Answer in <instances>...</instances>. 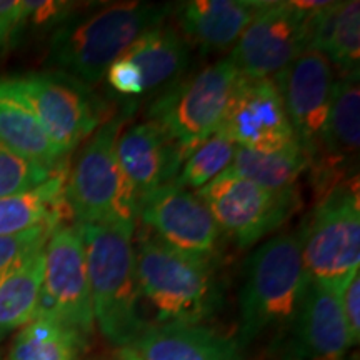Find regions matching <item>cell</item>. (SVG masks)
<instances>
[{
  "mask_svg": "<svg viewBox=\"0 0 360 360\" xmlns=\"http://www.w3.org/2000/svg\"><path fill=\"white\" fill-rule=\"evenodd\" d=\"M309 281L299 233H281L252 252L238 295V347L289 334Z\"/></svg>",
  "mask_w": 360,
  "mask_h": 360,
  "instance_id": "obj_1",
  "label": "cell"
},
{
  "mask_svg": "<svg viewBox=\"0 0 360 360\" xmlns=\"http://www.w3.org/2000/svg\"><path fill=\"white\" fill-rule=\"evenodd\" d=\"M170 6L112 2L65 20L49 44V65L89 85L102 82L110 64L146 30L167 19Z\"/></svg>",
  "mask_w": 360,
  "mask_h": 360,
  "instance_id": "obj_2",
  "label": "cell"
},
{
  "mask_svg": "<svg viewBox=\"0 0 360 360\" xmlns=\"http://www.w3.org/2000/svg\"><path fill=\"white\" fill-rule=\"evenodd\" d=\"M82 236L94 322L117 349L130 347L148 323L135 276V224H77Z\"/></svg>",
  "mask_w": 360,
  "mask_h": 360,
  "instance_id": "obj_3",
  "label": "cell"
},
{
  "mask_svg": "<svg viewBox=\"0 0 360 360\" xmlns=\"http://www.w3.org/2000/svg\"><path fill=\"white\" fill-rule=\"evenodd\" d=\"M141 297L155 312V323L204 326L222 302L212 260L180 254L143 232L134 242Z\"/></svg>",
  "mask_w": 360,
  "mask_h": 360,
  "instance_id": "obj_4",
  "label": "cell"
},
{
  "mask_svg": "<svg viewBox=\"0 0 360 360\" xmlns=\"http://www.w3.org/2000/svg\"><path fill=\"white\" fill-rule=\"evenodd\" d=\"M137 109L127 102L94 132L65 180V202L77 224H135L139 197L117 159V139Z\"/></svg>",
  "mask_w": 360,
  "mask_h": 360,
  "instance_id": "obj_5",
  "label": "cell"
},
{
  "mask_svg": "<svg viewBox=\"0 0 360 360\" xmlns=\"http://www.w3.org/2000/svg\"><path fill=\"white\" fill-rule=\"evenodd\" d=\"M0 98L29 110L64 154L105 122V103L92 89L64 74L0 79Z\"/></svg>",
  "mask_w": 360,
  "mask_h": 360,
  "instance_id": "obj_6",
  "label": "cell"
},
{
  "mask_svg": "<svg viewBox=\"0 0 360 360\" xmlns=\"http://www.w3.org/2000/svg\"><path fill=\"white\" fill-rule=\"evenodd\" d=\"M238 79L240 72L233 62L222 58L162 90L148 105L147 120L159 124L187 159L193 148L217 132Z\"/></svg>",
  "mask_w": 360,
  "mask_h": 360,
  "instance_id": "obj_7",
  "label": "cell"
},
{
  "mask_svg": "<svg viewBox=\"0 0 360 360\" xmlns=\"http://www.w3.org/2000/svg\"><path fill=\"white\" fill-rule=\"evenodd\" d=\"M302 260L310 281L339 287L360 267L359 191L352 182L337 184L300 231Z\"/></svg>",
  "mask_w": 360,
  "mask_h": 360,
  "instance_id": "obj_8",
  "label": "cell"
},
{
  "mask_svg": "<svg viewBox=\"0 0 360 360\" xmlns=\"http://www.w3.org/2000/svg\"><path fill=\"white\" fill-rule=\"evenodd\" d=\"M326 2H267L229 58L249 79H274L309 47L310 17Z\"/></svg>",
  "mask_w": 360,
  "mask_h": 360,
  "instance_id": "obj_9",
  "label": "cell"
},
{
  "mask_svg": "<svg viewBox=\"0 0 360 360\" xmlns=\"http://www.w3.org/2000/svg\"><path fill=\"white\" fill-rule=\"evenodd\" d=\"M197 195L210 210L220 232L242 249L281 229L299 207L297 191L272 192L225 170Z\"/></svg>",
  "mask_w": 360,
  "mask_h": 360,
  "instance_id": "obj_10",
  "label": "cell"
},
{
  "mask_svg": "<svg viewBox=\"0 0 360 360\" xmlns=\"http://www.w3.org/2000/svg\"><path fill=\"white\" fill-rule=\"evenodd\" d=\"M44 257V282L35 317L45 315L57 319L87 339L96 322L87 260L77 225H58L53 229L45 244Z\"/></svg>",
  "mask_w": 360,
  "mask_h": 360,
  "instance_id": "obj_11",
  "label": "cell"
},
{
  "mask_svg": "<svg viewBox=\"0 0 360 360\" xmlns=\"http://www.w3.org/2000/svg\"><path fill=\"white\" fill-rule=\"evenodd\" d=\"M137 217L162 244L191 257L214 260L220 232L210 210L197 193L167 184L139 197Z\"/></svg>",
  "mask_w": 360,
  "mask_h": 360,
  "instance_id": "obj_12",
  "label": "cell"
},
{
  "mask_svg": "<svg viewBox=\"0 0 360 360\" xmlns=\"http://www.w3.org/2000/svg\"><path fill=\"white\" fill-rule=\"evenodd\" d=\"M217 132L237 147L255 152H278L299 146L274 79L240 75Z\"/></svg>",
  "mask_w": 360,
  "mask_h": 360,
  "instance_id": "obj_13",
  "label": "cell"
},
{
  "mask_svg": "<svg viewBox=\"0 0 360 360\" xmlns=\"http://www.w3.org/2000/svg\"><path fill=\"white\" fill-rule=\"evenodd\" d=\"M334 80V67L321 52L312 49H305L276 77L292 130L310 162L321 146Z\"/></svg>",
  "mask_w": 360,
  "mask_h": 360,
  "instance_id": "obj_14",
  "label": "cell"
},
{
  "mask_svg": "<svg viewBox=\"0 0 360 360\" xmlns=\"http://www.w3.org/2000/svg\"><path fill=\"white\" fill-rule=\"evenodd\" d=\"M287 342L289 360H345L352 342L342 315L339 289L309 281Z\"/></svg>",
  "mask_w": 360,
  "mask_h": 360,
  "instance_id": "obj_15",
  "label": "cell"
},
{
  "mask_svg": "<svg viewBox=\"0 0 360 360\" xmlns=\"http://www.w3.org/2000/svg\"><path fill=\"white\" fill-rule=\"evenodd\" d=\"M117 159L137 197H141L174 184L186 154L159 124L146 120L119 134Z\"/></svg>",
  "mask_w": 360,
  "mask_h": 360,
  "instance_id": "obj_16",
  "label": "cell"
},
{
  "mask_svg": "<svg viewBox=\"0 0 360 360\" xmlns=\"http://www.w3.org/2000/svg\"><path fill=\"white\" fill-rule=\"evenodd\" d=\"M360 87L359 75H340L334 80L330 109L317 155L310 167H317V184L326 193L342 182V169L359 154Z\"/></svg>",
  "mask_w": 360,
  "mask_h": 360,
  "instance_id": "obj_17",
  "label": "cell"
},
{
  "mask_svg": "<svg viewBox=\"0 0 360 360\" xmlns=\"http://www.w3.org/2000/svg\"><path fill=\"white\" fill-rule=\"evenodd\" d=\"M264 0H188L179 4L180 32L187 42L204 53L224 52L237 44L257 13Z\"/></svg>",
  "mask_w": 360,
  "mask_h": 360,
  "instance_id": "obj_18",
  "label": "cell"
},
{
  "mask_svg": "<svg viewBox=\"0 0 360 360\" xmlns=\"http://www.w3.org/2000/svg\"><path fill=\"white\" fill-rule=\"evenodd\" d=\"M130 347L142 360H245L237 340L205 326L154 323Z\"/></svg>",
  "mask_w": 360,
  "mask_h": 360,
  "instance_id": "obj_19",
  "label": "cell"
},
{
  "mask_svg": "<svg viewBox=\"0 0 360 360\" xmlns=\"http://www.w3.org/2000/svg\"><path fill=\"white\" fill-rule=\"evenodd\" d=\"M124 56L141 69L143 96L160 94L184 77L191 64V44L164 20L146 30Z\"/></svg>",
  "mask_w": 360,
  "mask_h": 360,
  "instance_id": "obj_20",
  "label": "cell"
},
{
  "mask_svg": "<svg viewBox=\"0 0 360 360\" xmlns=\"http://www.w3.org/2000/svg\"><path fill=\"white\" fill-rule=\"evenodd\" d=\"M321 52L340 75H359L360 2H326L310 17L309 47Z\"/></svg>",
  "mask_w": 360,
  "mask_h": 360,
  "instance_id": "obj_21",
  "label": "cell"
},
{
  "mask_svg": "<svg viewBox=\"0 0 360 360\" xmlns=\"http://www.w3.org/2000/svg\"><path fill=\"white\" fill-rule=\"evenodd\" d=\"M67 169L62 165L47 182L34 191L0 197V237L13 236L37 225H58L70 215L65 202Z\"/></svg>",
  "mask_w": 360,
  "mask_h": 360,
  "instance_id": "obj_22",
  "label": "cell"
},
{
  "mask_svg": "<svg viewBox=\"0 0 360 360\" xmlns=\"http://www.w3.org/2000/svg\"><path fill=\"white\" fill-rule=\"evenodd\" d=\"M44 249L0 276V339L35 317L44 282Z\"/></svg>",
  "mask_w": 360,
  "mask_h": 360,
  "instance_id": "obj_23",
  "label": "cell"
},
{
  "mask_svg": "<svg viewBox=\"0 0 360 360\" xmlns=\"http://www.w3.org/2000/svg\"><path fill=\"white\" fill-rule=\"evenodd\" d=\"M310 167V157L300 146L278 152H255L237 147L227 170L272 192L295 191L297 180Z\"/></svg>",
  "mask_w": 360,
  "mask_h": 360,
  "instance_id": "obj_24",
  "label": "cell"
},
{
  "mask_svg": "<svg viewBox=\"0 0 360 360\" xmlns=\"http://www.w3.org/2000/svg\"><path fill=\"white\" fill-rule=\"evenodd\" d=\"M0 146L47 167L62 165L65 155L29 110L7 98H0Z\"/></svg>",
  "mask_w": 360,
  "mask_h": 360,
  "instance_id": "obj_25",
  "label": "cell"
},
{
  "mask_svg": "<svg viewBox=\"0 0 360 360\" xmlns=\"http://www.w3.org/2000/svg\"><path fill=\"white\" fill-rule=\"evenodd\" d=\"M85 337L57 319L35 317L17 334L8 360H77Z\"/></svg>",
  "mask_w": 360,
  "mask_h": 360,
  "instance_id": "obj_26",
  "label": "cell"
},
{
  "mask_svg": "<svg viewBox=\"0 0 360 360\" xmlns=\"http://www.w3.org/2000/svg\"><path fill=\"white\" fill-rule=\"evenodd\" d=\"M236 148V143L222 134L215 132L187 155L174 184L186 191L188 188L200 191L231 167Z\"/></svg>",
  "mask_w": 360,
  "mask_h": 360,
  "instance_id": "obj_27",
  "label": "cell"
},
{
  "mask_svg": "<svg viewBox=\"0 0 360 360\" xmlns=\"http://www.w3.org/2000/svg\"><path fill=\"white\" fill-rule=\"evenodd\" d=\"M62 165L47 167L0 146V197H12L34 191L47 182Z\"/></svg>",
  "mask_w": 360,
  "mask_h": 360,
  "instance_id": "obj_28",
  "label": "cell"
},
{
  "mask_svg": "<svg viewBox=\"0 0 360 360\" xmlns=\"http://www.w3.org/2000/svg\"><path fill=\"white\" fill-rule=\"evenodd\" d=\"M56 225H37L29 231L0 237V276L42 250Z\"/></svg>",
  "mask_w": 360,
  "mask_h": 360,
  "instance_id": "obj_29",
  "label": "cell"
},
{
  "mask_svg": "<svg viewBox=\"0 0 360 360\" xmlns=\"http://www.w3.org/2000/svg\"><path fill=\"white\" fill-rule=\"evenodd\" d=\"M103 79L107 80L109 87L114 90L117 96L127 97L129 102H135L137 98L143 97V79L141 69L125 56L117 58L114 64H110Z\"/></svg>",
  "mask_w": 360,
  "mask_h": 360,
  "instance_id": "obj_30",
  "label": "cell"
},
{
  "mask_svg": "<svg viewBox=\"0 0 360 360\" xmlns=\"http://www.w3.org/2000/svg\"><path fill=\"white\" fill-rule=\"evenodd\" d=\"M24 6V25L52 27L62 25L75 11V4L56 2V0H22Z\"/></svg>",
  "mask_w": 360,
  "mask_h": 360,
  "instance_id": "obj_31",
  "label": "cell"
},
{
  "mask_svg": "<svg viewBox=\"0 0 360 360\" xmlns=\"http://www.w3.org/2000/svg\"><path fill=\"white\" fill-rule=\"evenodd\" d=\"M339 302L352 345L360 340V274L354 272L339 287Z\"/></svg>",
  "mask_w": 360,
  "mask_h": 360,
  "instance_id": "obj_32",
  "label": "cell"
},
{
  "mask_svg": "<svg viewBox=\"0 0 360 360\" xmlns=\"http://www.w3.org/2000/svg\"><path fill=\"white\" fill-rule=\"evenodd\" d=\"M22 0H0V52H6L24 34Z\"/></svg>",
  "mask_w": 360,
  "mask_h": 360,
  "instance_id": "obj_33",
  "label": "cell"
},
{
  "mask_svg": "<svg viewBox=\"0 0 360 360\" xmlns=\"http://www.w3.org/2000/svg\"><path fill=\"white\" fill-rule=\"evenodd\" d=\"M110 360H142L139 354L132 347H120L117 349Z\"/></svg>",
  "mask_w": 360,
  "mask_h": 360,
  "instance_id": "obj_34",
  "label": "cell"
}]
</instances>
